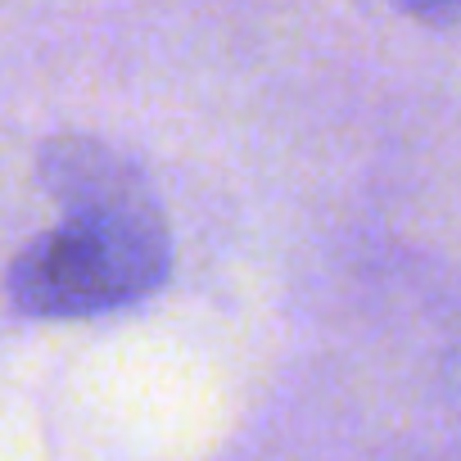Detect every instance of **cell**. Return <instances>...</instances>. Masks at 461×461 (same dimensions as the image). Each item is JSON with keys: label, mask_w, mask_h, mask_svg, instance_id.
Wrapping results in <instances>:
<instances>
[{"label": "cell", "mask_w": 461, "mask_h": 461, "mask_svg": "<svg viewBox=\"0 0 461 461\" xmlns=\"http://www.w3.org/2000/svg\"><path fill=\"white\" fill-rule=\"evenodd\" d=\"M172 276V230L154 194L64 208L55 226L32 236L10 272L5 290L23 317L77 321L127 308L154 294Z\"/></svg>", "instance_id": "1"}, {"label": "cell", "mask_w": 461, "mask_h": 461, "mask_svg": "<svg viewBox=\"0 0 461 461\" xmlns=\"http://www.w3.org/2000/svg\"><path fill=\"white\" fill-rule=\"evenodd\" d=\"M41 181L59 199V208H86V203H118L149 194L140 167L91 136H55L41 149Z\"/></svg>", "instance_id": "2"}, {"label": "cell", "mask_w": 461, "mask_h": 461, "mask_svg": "<svg viewBox=\"0 0 461 461\" xmlns=\"http://www.w3.org/2000/svg\"><path fill=\"white\" fill-rule=\"evenodd\" d=\"M407 19L425 23V28H461V0H429V5H402Z\"/></svg>", "instance_id": "3"}]
</instances>
